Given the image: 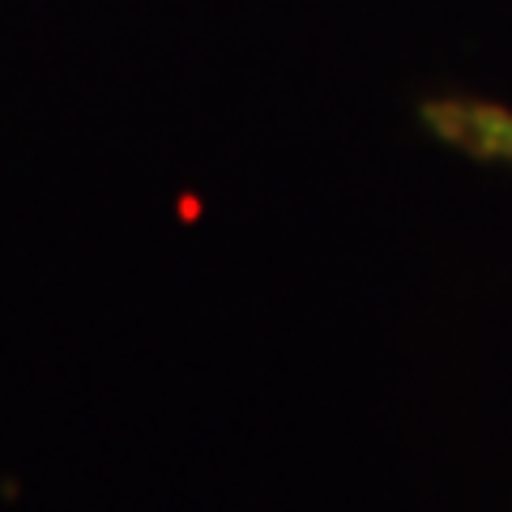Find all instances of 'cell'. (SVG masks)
<instances>
[{"label": "cell", "mask_w": 512, "mask_h": 512, "mask_svg": "<svg viewBox=\"0 0 512 512\" xmlns=\"http://www.w3.org/2000/svg\"><path fill=\"white\" fill-rule=\"evenodd\" d=\"M423 124L448 150H461L483 163L512 167V107L487 99H431L423 103Z\"/></svg>", "instance_id": "1"}]
</instances>
